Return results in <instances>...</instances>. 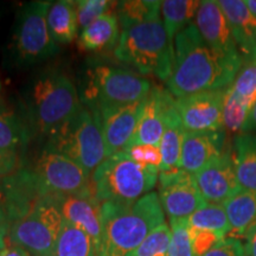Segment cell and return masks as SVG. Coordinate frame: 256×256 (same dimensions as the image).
Instances as JSON below:
<instances>
[{
  "label": "cell",
  "instance_id": "5b68a950",
  "mask_svg": "<svg viewBox=\"0 0 256 256\" xmlns=\"http://www.w3.org/2000/svg\"><path fill=\"white\" fill-rule=\"evenodd\" d=\"M152 83L132 70L95 64L86 72L80 98L95 113L142 101L152 89Z\"/></svg>",
  "mask_w": 256,
  "mask_h": 256
},
{
  "label": "cell",
  "instance_id": "44dd1931",
  "mask_svg": "<svg viewBox=\"0 0 256 256\" xmlns=\"http://www.w3.org/2000/svg\"><path fill=\"white\" fill-rule=\"evenodd\" d=\"M120 23L115 12L96 19L78 34V48L84 51H102L116 46L120 38Z\"/></svg>",
  "mask_w": 256,
  "mask_h": 256
},
{
  "label": "cell",
  "instance_id": "6da1fadb",
  "mask_svg": "<svg viewBox=\"0 0 256 256\" xmlns=\"http://www.w3.org/2000/svg\"><path fill=\"white\" fill-rule=\"evenodd\" d=\"M242 64L211 49L196 25L190 24L174 40V66L166 87L174 98L222 90L232 84Z\"/></svg>",
  "mask_w": 256,
  "mask_h": 256
},
{
  "label": "cell",
  "instance_id": "d6a6232c",
  "mask_svg": "<svg viewBox=\"0 0 256 256\" xmlns=\"http://www.w3.org/2000/svg\"><path fill=\"white\" fill-rule=\"evenodd\" d=\"M171 242L168 256H194L188 228L185 218H170Z\"/></svg>",
  "mask_w": 256,
  "mask_h": 256
},
{
  "label": "cell",
  "instance_id": "e0dca14e",
  "mask_svg": "<svg viewBox=\"0 0 256 256\" xmlns=\"http://www.w3.org/2000/svg\"><path fill=\"white\" fill-rule=\"evenodd\" d=\"M174 98L168 89L153 86L145 100V106L130 146L153 145L158 146L165 128L166 114Z\"/></svg>",
  "mask_w": 256,
  "mask_h": 256
},
{
  "label": "cell",
  "instance_id": "cb8c5ba5",
  "mask_svg": "<svg viewBox=\"0 0 256 256\" xmlns=\"http://www.w3.org/2000/svg\"><path fill=\"white\" fill-rule=\"evenodd\" d=\"M223 206L232 228L230 234L244 235L256 223V191L242 190L224 202Z\"/></svg>",
  "mask_w": 256,
  "mask_h": 256
},
{
  "label": "cell",
  "instance_id": "8d00e7d4",
  "mask_svg": "<svg viewBox=\"0 0 256 256\" xmlns=\"http://www.w3.org/2000/svg\"><path fill=\"white\" fill-rule=\"evenodd\" d=\"M12 217V194L10 176L0 178V226H8Z\"/></svg>",
  "mask_w": 256,
  "mask_h": 256
},
{
  "label": "cell",
  "instance_id": "f546056e",
  "mask_svg": "<svg viewBox=\"0 0 256 256\" xmlns=\"http://www.w3.org/2000/svg\"><path fill=\"white\" fill-rule=\"evenodd\" d=\"M252 102L236 94L232 87L226 90L223 104V128L230 133L242 132L248 115L250 113Z\"/></svg>",
  "mask_w": 256,
  "mask_h": 256
},
{
  "label": "cell",
  "instance_id": "1f68e13d",
  "mask_svg": "<svg viewBox=\"0 0 256 256\" xmlns=\"http://www.w3.org/2000/svg\"><path fill=\"white\" fill-rule=\"evenodd\" d=\"M118 2L110 0H78L76 2L78 28L84 30L102 16L116 11Z\"/></svg>",
  "mask_w": 256,
  "mask_h": 256
},
{
  "label": "cell",
  "instance_id": "8992f818",
  "mask_svg": "<svg viewBox=\"0 0 256 256\" xmlns=\"http://www.w3.org/2000/svg\"><path fill=\"white\" fill-rule=\"evenodd\" d=\"M160 170L142 166L121 151L106 158L92 174L95 196L100 203H133L152 192Z\"/></svg>",
  "mask_w": 256,
  "mask_h": 256
},
{
  "label": "cell",
  "instance_id": "3957f363",
  "mask_svg": "<svg viewBox=\"0 0 256 256\" xmlns=\"http://www.w3.org/2000/svg\"><path fill=\"white\" fill-rule=\"evenodd\" d=\"M31 130L50 136L83 107L80 92L66 72L50 69L32 80L26 96Z\"/></svg>",
  "mask_w": 256,
  "mask_h": 256
},
{
  "label": "cell",
  "instance_id": "7a4b0ae2",
  "mask_svg": "<svg viewBox=\"0 0 256 256\" xmlns=\"http://www.w3.org/2000/svg\"><path fill=\"white\" fill-rule=\"evenodd\" d=\"M102 209V238L96 256H127L165 223L156 192H150L133 203L104 202Z\"/></svg>",
  "mask_w": 256,
  "mask_h": 256
},
{
  "label": "cell",
  "instance_id": "5bb4252c",
  "mask_svg": "<svg viewBox=\"0 0 256 256\" xmlns=\"http://www.w3.org/2000/svg\"><path fill=\"white\" fill-rule=\"evenodd\" d=\"M194 178L208 203L223 204L243 190L236 174L232 156L226 151L197 172Z\"/></svg>",
  "mask_w": 256,
  "mask_h": 256
},
{
  "label": "cell",
  "instance_id": "d4e9b609",
  "mask_svg": "<svg viewBox=\"0 0 256 256\" xmlns=\"http://www.w3.org/2000/svg\"><path fill=\"white\" fill-rule=\"evenodd\" d=\"M200 2L197 0H165L162 2V19L168 40H174L180 31L196 18Z\"/></svg>",
  "mask_w": 256,
  "mask_h": 256
},
{
  "label": "cell",
  "instance_id": "603a6c76",
  "mask_svg": "<svg viewBox=\"0 0 256 256\" xmlns=\"http://www.w3.org/2000/svg\"><path fill=\"white\" fill-rule=\"evenodd\" d=\"M232 160L243 190L256 191V136L241 133L234 140Z\"/></svg>",
  "mask_w": 256,
  "mask_h": 256
},
{
  "label": "cell",
  "instance_id": "d590c367",
  "mask_svg": "<svg viewBox=\"0 0 256 256\" xmlns=\"http://www.w3.org/2000/svg\"><path fill=\"white\" fill-rule=\"evenodd\" d=\"M188 228H190L192 250H194V256H203L215 247L217 243L226 238L218 234L209 232V230L194 229L191 226H188Z\"/></svg>",
  "mask_w": 256,
  "mask_h": 256
},
{
  "label": "cell",
  "instance_id": "ac0fdd59",
  "mask_svg": "<svg viewBox=\"0 0 256 256\" xmlns=\"http://www.w3.org/2000/svg\"><path fill=\"white\" fill-rule=\"evenodd\" d=\"M226 130L185 132L182 147L180 168L196 174L224 153Z\"/></svg>",
  "mask_w": 256,
  "mask_h": 256
},
{
  "label": "cell",
  "instance_id": "4316f807",
  "mask_svg": "<svg viewBox=\"0 0 256 256\" xmlns=\"http://www.w3.org/2000/svg\"><path fill=\"white\" fill-rule=\"evenodd\" d=\"M28 138L30 130L14 112L0 110V151L17 153Z\"/></svg>",
  "mask_w": 256,
  "mask_h": 256
},
{
  "label": "cell",
  "instance_id": "d6986e66",
  "mask_svg": "<svg viewBox=\"0 0 256 256\" xmlns=\"http://www.w3.org/2000/svg\"><path fill=\"white\" fill-rule=\"evenodd\" d=\"M230 32L243 63L256 57V17L241 0H220Z\"/></svg>",
  "mask_w": 256,
  "mask_h": 256
},
{
  "label": "cell",
  "instance_id": "4fadbf2b",
  "mask_svg": "<svg viewBox=\"0 0 256 256\" xmlns=\"http://www.w3.org/2000/svg\"><path fill=\"white\" fill-rule=\"evenodd\" d=\"M145 100L146 98L134 104L108 108L98 113L101 121L107 158L124 151L130 145L142 116Z\"/></svg>",
  "mask_w": 256,
  "mask_h": 256
},
{
  "label": "cell",
  "instance_id": "9a60e30c",
  "mask_svg": "<svg viewBox=\"0 0 256 256\" xmlns=\"http://www.w3.org/2000/svg\"><path fill=\"white\" fill-rule=\"evenodd\" d=\"M58 208L64 222L88 234L98 252L102 238V209L95 196L94 186L80 194L58 197Z\"/></svg>",
  "mask_w": 256,
  "mask_h": 256
},
{
  "label": "cell",
  "instance_id": "8fae6325",
  "mask_svg": "<svg viewBox=\"0 0 256 256\" xmlns=\"http://www.w3.org/2000/svg\"><path fill=\"white\" fill-rule=\"evenodd\" d=\"M159 200L170 218H186L208 204L194 174L182 168L159 174Z\"/></svg>",
  "mask_w": 256,
  "mask_h": 256
},
{
  "label": "cell",
  "instance_id": "f6af8a7d",
  "mask_svg": "<svg viewBox=\"0 0 256 256\" xmlns=\"http://www.w3.org/2000/svg\"><path fill=\"white\" fill-rule=\"evenodd\" d=\"M0 92H2V82H0Z\"/></svg>",
  "mask_w": 256,
  "mask_h": 256
},
{
  "label": "cell",
  "instance_id": "4dcf8cb0",
  "mask_svg": "<svg viewBox=\"0 0 256 256\" xmlns=\"http://www.w3.org/2000/svg\"><path fill=\"white\" fill-rule=\"evenodd\" d=\"M171 229L164 223L156 228L132 252L127 256H168Z\"/></svg>",
  "mask_w": 256,
  "mask_h": 256
},
{
  "label": "cell",
  "instance_id": "ba28073f",
  "mask_svg": "<svg viewBox=\"0 0 256 256\" xmlns=\"http://www.w3.org/2000/svg\"><path fill=\"white\" fill-rule=\"evenodd\" d=\"M63 222L58 197L43 196L10 224L8 242L31 256H52Z\"/></svg>",
  "mask_w": 256,
  "mask_h": 256
},
{
  "label": "cell",
  "instance_id": "836d02e7",
  "mask_svg": "<svg viewBox=\"0 0 256 256\" xmlns=\"http://www.w3.org/2000/svg\"><path fill=\"white\" fill-rule=\"evenodd\" d=\"M230 87L241 98L254 104L256 100V57L242 64Z\"/></svg>",
  "mask_w": 256,
  "mask_h": 256
},
{
  "label": "cell",
  "instance_id": "ab89813d",
  "mask_svg": "<svg viewBox=\"0 0 256 256\" xmlns=\"http://www.w3.org/2000/svg\"><path fill=\"white\" fill-rule=\"evenodd\" d=\"M244 250L247 256H256V223L246 232L244 235Z\"/></svg>",
  "mask_w": 256,
  "mask_h": 256
},
{
  "label": "cell",
  "instance_id": "7bdbcfd3",
  "mask_svg": "<svg viewBox=\"0 0 256 256\" xmlns=\"http://www.w3.org/2000/svg\"><path fill=\"white\" fill-rule=\"evenodd\" d=\"M8 242V226H0V254Z\"/></svg>",
  "mask_w": 256,
  "mask_h": 256
},
{
  "label": "cell",
  "instance_id": "ee69618b",
  "mask_svg": "<svg viewBox=\"0 0 256 256\" xmlns=\"http://www.w3.org/2000/svg\"><path fill=\"white\" fill-rule=\"evenodd\" d=\"M247 2V6L252 11V14L256 17V0H249V2Z\"/></svg>",
  "mask_w": 256,
  "mask_h": 256
},
{
  "label": "cell",
  "instance_id": "30bf717a",
  "mask_svg": "<svg viewBox=\"0 0 256 256\" xmlns=\"http://www.w3.org/2000/svg\"><path fill=\"white\" fill-rule=\"evenodd\" d=\"M31 171L44 194L63 197L92 188V174L68 156L48 148L40 152Z\"/></svg>",
  "mask_w": 256,
  "mask_h": 256
},
{
  "label": "cell",
  "instance_id": "f1b7e54d",
  "mask_svg": "<svg viewBox=\"0 0 256 256\" xmlns=\"http://www.w3.org/2000/svg\"><path fill=\"white\" fill-rule=\"evenodd\" d=\"M115 14L119 19L120 26L142 23L156 17L162 14V2L156 0H126L118 2Z\"/></svg>",
  "mask_w": 256,
  "mask_h": 256
},
{
  "label": "cell",
  "instance_id": "2e32d148",
  "mask_svg": "<svg viewBox=\"0 0 256 256\" xmlns=\"http://www.w3.org/2000/svg\"><path fill=\"white\" fill-rule=\"evenodd\" d=\"M194 25L202 38L211 49L220 55L243 63L218 2L215 0L200 2Z\"/></svg>",
  "mask_w": 256,
  "mask_h": 256
},
{
  "label": "cell",
  "instance_id": "83f0119b",
  "mask_svg": "<svg viewBox=\"0 0 256 256\" xmlns=\"http://www.w3.org/2000/svg\"><path fill=\"white\" fill-rule=\"evenodd\" d=\"M185 220H186L188 226L191 228L209 230V232L218 234L223 238H226L232 232L223 204L208 203L206 206L194 212Z\"/></svg>",
  "mask_w": 256,
  "mask_h": 256
},
{
  "label": "cell",
  "instance_id": "f35d334b",
  "mask_svg": "<svg viewBox=\"0 0 256 256\" xmlns=\"http://www.w3.org/2000/svg\"><path fill=\"white\" fill-rule=\"evenodd\" d=\"M17 153L0 151V178L12 174L17 168Z\"/></svg>",
  "mask_w": 256,
  "mask_h": 256
},
{
  "label": "cell",
  "instance_id": "7c38bea8",
  "mask_svg": "<svg viewBox=\"0 0 256 256\" xmlns=\"http://www.w3.org/2000/svg\"><path fill=\"white\" fill-rule=\"evenodd\" d=\"M226 89L203 92L176 98V108L185 132L223 130V104Z\"/></svg>",
  "mask_w": 256,
  "mask_h": 256
},
{
  "label": "cell",
  "instance_id": "74e56055",
  "mask_svg": "<svg viewBox=\"0 0 256 256\" xmlns=\"http://www.w3.org/2000/svg\"><path fill=\"white\" fill-rule=\"evenodd\" d=\"M203 256H247L244 250V244L238 238L229 236L209 250Z\"/></svg>",
  "mask_w": 256,
  "mask_h": 256
},
{
  "label": "cell",
  "instance_id": "b9f144b4",
  "mask_svg": "<svg viewBox=\"0 0 256 256\" xmlns=\"http://www.w3.org/2000/svg\"><path fill=\"white\" fill-rule=\"evenodd\" d=\"M0 256H31V254L25 250L24 248L8 242V244H6L5 249L2 252Z\"/></svg>",
  "mask_w": 256,
  "mask_h": 256
},
{
  "label": "cell",
  "instance_id": "e575fe53",
  "mask_svg": "<svg viewBox=\"0 0 256 256\" xmlns=\"http://www.w3.org/2000/svg\"><path fill=\"white\" fill-rule=\"evenodd\" d=\"M126 153L130 158L142 166L156 168L160 170L162 156L158 146L153 145H134L127 147Z\"/></svg>",
  "mask_w": 256,
  "mask_h": 256
},
{
  "label": "cell",
  "instance_id": "ffe728a7",
  "mask_svg": "<svg viewBox=\"0 0 256 256\" xmlns=\"http://www.w3.org/2000/svg\"><path fill=\"white\" fill-rule=\"evenodd\" d=\"M184 136L185 130L177 108H176L174 98V104L170 106L168 114H166L164 133H162V140L159 144V148L162 156L160 172L180 168L182 147H183Z\"/></svg>",
  "mask_w": 256,
  "mask_h": 256
},
{
  "label": "cell",
  "instance_id": "277c9868",
  "mask_svg": "<svg viewBox=\"0 0 256 256\" xmlns=\"http://www.w3.org/2000/svg\"><path fill=\"white\" fill-rule=\"evenodd\" d=\"M119 62L139 72L168 81L174 66V44L168 40L162 17L121 28L113 50Z\"/></svg>",
  "mask_w": 256,
  "mask_h": 256
},
{
  "label": "cell",
  "instance_id": "7402d4cb",
  "mask_svg": "<svg viewBox=\"0 0 256 256\" xmlns=\"http://www.w3.org/2000/svg\"><path fill=\"white\" fill-rule=\"evenodd\" d=\"M48 26L56 44L72 43L78 34L76 2L60 0L51 2L48 11Z\"/></svg>",
  "mask_w": 256,
  "mask_h": 256
},
{
  "label": "cell",
  "instance_id": "9c48e42d",
  "mask_svg": "<svg viewBox=\"0 0 256 256\" xmlns=\"http://www.w3.org/2000/svg\"><path fill=\"white\" fill-rule=\"evenodd\" d=\"M51 2H26L16 18L12 34L11 50L16 62L30 66L55 56L60 51L58 44L51 37L48 26V11Z\"/></svg>",
  "mask_w": 256,
  "mask_h": 256
},
{
  "label": "cell",
  "instance_id": "52a82bcc",
  "mask_svg": "<svg viewBox=\"0 0 256 256\" xmlns=\"http://www.w3.org/2000/svg\"><path fill=\"white\" fill-rule=\"evenodd\" d=\"M46 148L68 156L92 174L107 158L98 114L83 106L78 114L48 136Z\"/></svg>",
  "mask_w": 256,
  "mask_h": 256
},
{
  "label": "cell",
  "instance_id": "60d3db41",
  "mask_svg": "<svg viewBox=\"0 0 256 256\" xmlns=\"http://www.w3.org/2000/svg\"><path fill=\"white\" fill-rule=\"evenodd\" d=\"M241 133H247V134L256 133V100L254 102V104H252L250 113L248 115V119L246 121Z\"/></svg>",
  "mask_w": 256,
  "mask_h": 256
},
{
  "label": "cell",
  "instance_id": "484cf974",
  "mask_svg": "<svg viewBox=\"0 0 256 256\" xmlns=\"http://www.w3.org/2000/svg\"><path fill=\"white\" fill-rule=\"evenodd\" d=\"M52 256H96V247L88 234L63 222Z\"/></svg>",
  "mask_w": 256,
  "mask_h": 256
}]
</instances>
